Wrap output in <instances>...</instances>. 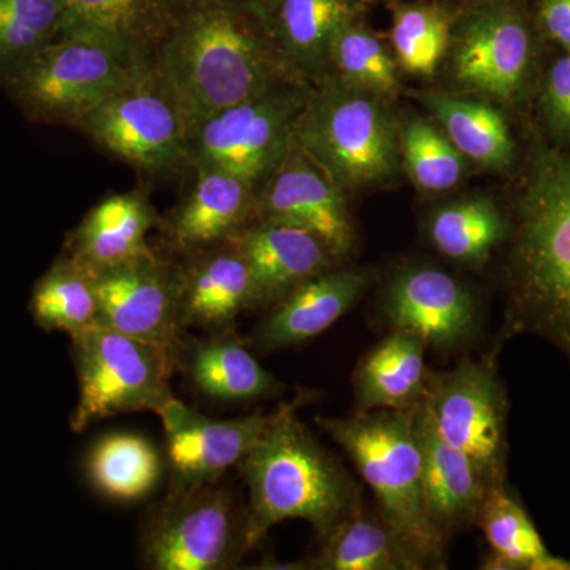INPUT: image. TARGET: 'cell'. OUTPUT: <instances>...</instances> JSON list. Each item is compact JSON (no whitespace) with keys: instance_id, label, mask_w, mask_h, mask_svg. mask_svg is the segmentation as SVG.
<instances>
[{"instance_id":"4dcf8cb0","label":"cell","mask_w":570,"mask_h":570,"mask_svg":"<svg viewBox=\"0 0 570 570\" xmlns=\"http://www.w3.org/2000/svg\"><path fill=\"white\" fill-rule=\"evenodd\" d=\"M504 214L489 198H468L442 206L430 220L434 247L460 264H480L509 235Z\"/></svg>"},{"instance_id":"52a82bcc","label":"cell","mask_w":570,"mask_h":570,"mask_svg":"<svg viewBox=\"0 0 570 570\" xmlns=\"http://www.w3.org/2000/svg\"><path fill=\"white\" fill-rule=\"evenodd\" d=\"M311 89L285 78L257 96L206 116L187 132V163L257 186L283 163Z\"/></svg>"},{"instance_id":"d4e9b609","label":"cell","mask_w":570,"mask_h":570,"mask_svg":"<svg viewBox=\"0 0 570 570\" xmlns=\"http://www.w3.org/2000/svg\"><path fill=\"white\" fill-rule=\"evenodd\" d=\"M59 2L62 3L67 14L66 32L89 29V31L105 33L153 59L164 40L174 31L186 9L179 0H59Z\"/></svg>"},{"instance_id":"83f0119b","label":"cell","mask_w":570,"mask_h":570,"mask_svg":"<svg viewBox=\"0 0 570 570\" xmlns=\"http://www.w3.org/2000/svg\"><path fill=\"white\" fill-rule=\"evenodd\" d=\"M33 321L45 332L75 336L100 322V303L94 272L62 254L33 285Z\"/></svg>"},{"instance_id":"f546056e","label":"cell","mask_w":570,"mask_h":570,"mask_svg":"<svg viewBox=\"0 0 570 570\" xmlns=\"http://www.w3.org/2000/svg\"><path fill=\"white\" fill-rule=\"evenodd\" d=\"M318 570H414L420 569L395 532L381 517H370L356 510L324 549L307 566Z\"/></svg>"},{"instance_id":"cb8c5ba5","label":"cell","mask_w":570,"mask_h":570,"mask_svg":"<svg viewBox=\"0 0 570 570\" xmlns=\"http://www.w3.org/2000/svg\"><path fill=\"white\" fill-rule=\"evenodd\" d=\"M425 343L393 330L365 356L356 370L358 411L409 409L425 395Z\"/></svg>"},{"instance_id":"d6a6232c","label":"cell","mask_w":570,"mask_h":570,"mask_svg":"<svg viewBox=\"0 0 570 570\" xmlns=\"http://www.w3.org/2000/svg\"><path fill=\"white\" fill-rule=\"evenodd\" d=\"M66 29L59 0H0V85Z\"/></svg>"},{"instance_id":"836d02e7","label":"cell","mask_w":570,"mask_h":570,"mask_svg":"<svg viewBox=\"0 0 570 570\" xmlns=\"http://www.w3.org/2000/svg\"><path fill=\"white\" fill-rule=\"evenodd\" d=\"M390 37L401 69L428 77L438 70L449 50L452 20L441 7H400Z\"/></svg>"},{"instance_id":"7402d4cb","label":"cell","mask_w":570,"mask_h":570,"mask_svg":"<svg viewBox=\"0 0 570 570\" xmlns=\"http://www.w3.org/2000/svg\"><path fill=\"white\" fill-rule=\"evenodd\" d=\"M159 219L140 193L112 194L82 217L67 239L66 253L91 272L153 254L148 234Z\"/></svg>"},{"instance_id":"4316f807","label":"cell","mask_w":570,"mask_h":570,"mask_svg":"<svg viewBox=\"0 0 570 570\" xmlns=\"http://www.w3.org/2000/svg\"><path fill=\"white\" fill-rule=\"evenodd\" d=\"M352 0H279L276 39L288 67L318 75L330 66V48L340 29L354 20Z\"/></svg>"},{"instance_id":"5bb4252c","label":"cell","mask_w":570,"mask_h":570,"mask_svg":"<svg viewBox=\"0 0 570 570\" xmlns=\"http://www.w3.org/2000/svg\"><path fill=\"white\" fill-rule=\"evenodd\" d=\"M531 33L519 10L491 3L461 22L453 52L456 81L497 100H512L527 82Z\"/></svg>"},{"instance_id":"ffe728a7","label":"cell","mask_w":570,"mask_h":570,"mask_svg":"<svg viewBox=\"0 0 570 570\" xmlns=\"http://www.w3.org/2000/svg\"><path fill=\"white\" fill-rule=\"evenodd\" d=\"M366 272H326L311 277L273 305L257 330L258 347L277 351L314 340L346 316L370 285Z\"/></svg>"},{"instance_id":"74e56055","label":"cell","mask_w":570,"mask_h":570,"mask_svg":"<svg viewBox=\"0 0 570 570\" xmlns=\"http://www.w3.org/2000/svg\"><path fill=\"white\" fill-rule=\"evenodd\" d=\"M538 11L543 31L570 52V0H539Z\"/></svg>"},{"instance_id":"d590c367","label":"cell","mask_w":570,"mask_h":570,"mask_svg":"<svg viewBox=\"0 0 570 570\" xmlns=\"http://www.w3.org/2000/svg\"><path fill=\"white\" fill-rule=\"evenodd\" d=\"M400 153L412 179L431 193L452 189L463 176V154L445 134L420 119L401 130Z\"/></svg>"},{"instance_id":"603a6c76","label":"cell","mask_w":570,"mask_h":570,"mask_svg":"<svg viewBox=\"0 0 570 570\" xmlns=\"http://www.w3.org/2000/svg\"><path fill=\"white\" fill-rule=\"evenodd\" d=\"M179 363L197 392L223 403H247L283 390L230 328L213 332L190 346L184 344Z\"/></svg>"},{"instance_id":"e575fe53","label":"cell","mask_w":570,"mask_h":570,"mask_svg":"<svg viewBox=\"0 0 570 570\" xmlns=\"http://www.w3.org/2000/svg\"><path fill=\"white\" fill-rule=\"evenodd\" d=\"M330 66L335 67L341 80L377 96L392 97L397 91L395 61L382 41L355 18L333 39Z\"/></svg>"},{"instance_id":"9a60e30c","label":"cell","mask_w":570,"mask_h":570,"mask_svg":"<svg viewBox=\"0 0 570 570\" xmlns=\"http://www.w3.org/2000/svg\"><path fill=\"white\" fill-rule=\"evenodd\" d=\"M257 217L305 228L318 236L335 257H344L354 247V227L343 190L295 138L257 197Z\"/></svg>"},{"instance_id":"4fadbf2b","label":"cell","mask_w":570,"mask_h":570,"mask_svg":"<svg viewBox=\"0 0 570 570\" xmlns=\"http://www.w3.org/2000/svg\"><path fill=\"white\" fill-rule=\"evenodd\" d=\"M276 414L277 409L272 414L255 412L246 417L209 419L171 396L157 414L167 439L171 475L168 491L194 490L219 482L261 441Z\"/></svg>"},{"instance_id":"6da1fadb","label":"cell","mask_w":570,"mask_h":570,"mask_svg":"<svg viewBox=\"0 0 570 570\" xmlns=\"http://www.w3.org/2000/svg\"><path fill=\"white\" fill-rule=\"evenodd\" d=\"M186 132L206 116L291 78L283 55L230 0H197L154 56Z\"/></svg>"},{"instance_id":"7c38bea8","label":"cell","mask_w":570,"mask_h":570,"mask_svg":"<svg viewBox=\"0 0 570 570\" xmlns=\"http://www.w3.org/2000/svg\"><path fill=\"white\" fill-rule=\"evenodd\" d=\"M100 322L159 348L179 365L183 326L179 321L181 268L156 253L94 272Z\"/></svg>"},{"instance_id":"f35d334b","label":"cell","mask_w":570,"mask_h":570,"mask_svg":"<svg viewBox=\"0 0 570 570\" xmlns=\"http://www.w3.org/2000/svg\"><path fill=\"white\" fill-rule=\"evenodd\" d=\"M528 570H570V560L554 557L550 551H547V553H543L542 557L532 562Z\"/></svg>"},{"instance_id":"ac0fdd59","label":"cell","mask_w":570,"mask_h":570,"mask_svg":"<svg viewBox=\"0 0 570 570\" xmlns=\"http://www.w3.org/2000/svg\"><path fill=\"white\" fill-rule=\"evenodd\" d=\"M422 450V497L428 520L442 539L478 524L489 487L464 453L438 433L425 404L415 412Z\"/></svg>"},{"instance_id":"8992f818","label":"cell","mask_w":570,"mask_h":570,"mask_svg":"<svg viewBox=\"0 0 570 570\" xmlns=\"http://www.w3.org/2000/svg\"><path fill=\"white\" fill-rule=\"evenodd\" d=\"M294 138L343 193L376 186L400 167V132L381 96L343 80L311 92Z\"/></svg>"},{"instance_id":"5b68a950","label":"cell","mask_w":570,"mask_h":570,"mask_svg":"<svg viewBox=\"0 0 570 570\" xmlns=\"http://www.w3.org/2000/svg\"><path fill=\"white\" fill-rule=\"evenodd\" d=\"M151 61L105 33L75 29L33 55L3 86L29 121L77 127Z\"/></svg>"},{"instance_id":"d6986e66","label":"cell","mask_w":570,"mask_h":570,"mask_svg":"<svg viewBox=\"0 0 570 570\" xmlns=\"http://www.w3.org/2000/svg\"><path fill=\"white\" fill-rule=\"evenodd\" d=\"M181 268L179 321L183 330L223 332L243 311L257 306V292L245 257L230 242L195 250Z\"/></svg>"},{"instance_id":"f1b7e54d","label":"cell","mask_w":570,"mask_h":570,"mask_svg":"<svg viewBox=\"0 0 570 570\" xmlns=\"http://www.w3.org/2000/svg\"><path fill=\"white\" fill-rule=\"evenodd\" d=\"M423 104L463 156L490 168H504L515 157L512 135L501 112L490 105L426 94Z\"/></svg>"},{"instance_id":"7a4b0ae2","label":"cell","mask_w":570,"mask_h":570,"mask_svg":"<svg viewBox=\"0 0 570 570\" xmlns=\"http://www.w3.org/2000/svg\"><path fill=\"white\" fill-rule=\"evenodd\" d=\"M510 232L504 336H538L570 365L569 154H535Z\"/></svg>"},{"instance_id":"8fae6325","label":"cell","mask_w":570,"mask_h":570,"mask_svg":"<svg viewBox=\"0 0 570 570\" xmlns=\"http://www.w3.org/2000/svg\"><path fill=\"white\" fill-rule=\"evenodd\" d=\"M438 433L468 456L489 489L508 483V396L493 356L430 376L422 397Z\"/></svg>"},{"instance_id":"277c9868","label":"cell","mask_w":570,"mask_h":570,"mask_svg":"<svg viewBox=\"0 0 570 570\" xmlns=\"http://www.w3.org/2000/svg\"><path fill=\"white\" fill-rule=\"evenodd\" d=\"M417 406L358 411L351 417L316 422L354 461L379 505L419 568H442L445 540L428 520L422 497V450Z\"/></svg>"},{"instance_id":"ba28073f","label":"cell","mask_w":570,"mask_h":570,"mask_svg":"<svg viewBox=\"0 0 570 570\" xmlns=\"http://www.w3.org/2000/svg\"><path fill=\"white\" fill-rule=\"evenodd\" d=\"M71 354L78 379L75 433L122 414L157 415L174 396L168 381L176 366L167 355L102 322L71 336Z\"/></svg>"},{"instance_id":"30bf717a","label":"cell","mask_w":570,"mask_h":570,"mask_svg":"<svg viewBox=\"0 0 570 570\" xmlns=\"http://www.w3.org/2000/svg\"><path fill=\"white\" fill-rule=\"evenodd\" d=\"M245 513L219 482L168 491L146 521L141 557L153 570H225L243 554Z\"/></svg>"},{"instance_id":"e0dca14e","label":"cell","mask_w":570,"mask_h":570,"mask_svg":"<svg viewBox=\"0 0 570 570\" xmlns=\"http://www.w3.org/2000/svg\"><path fill=\"white\" fill-rule=\"evenodd\" d=\"M232 245L253 275L257 306H273L311 277L326 272L335 255L305 228L258 219L236 232Z\"/></svg>"},{"instance_id":"2e32d148","label":"cell","mask_w":570,"mask_h":570,"mask_svg":"<svg viewBox=\"0 0 570 570\" xmlns=\"http://www.w3.org/2000/svg\"><path fill=\"white\" fill-rule=\"evenodd\" d=\"M385 316L393 330L438 351L463 346L478 325L466 285L434 266H415L395 277L385 296Z\"/></svg>"},{"instance_id":"3957f363","label":"cell","mask_w":570,"mask_h":570,"mask_svg":"<svg viewBox=\"0 0 570 570\" xmlns=\"http://www.w3.org/2000/svg\"><path fill=\"white\" fill-rule=\"evenodd\" d=\"M306 400L298 395L277 409L275 422L238 464L249 489L246 551L287 520L307 521L324 543L362 509L358 490L346 469L296 415Z\"/></svg>"},{"instance_id":"44dd1931","label":"cell","mask_w":570,"mask_h":570,"mask_svg":"<svg viewBox=\"0 0 570 570\" xmlns=\"http://www.w3.org/2000/svg\"><path fill=\"white\" fill-rule=\"evenodd\" d=\"M195 171L193 190L168 223L171 242L186 253L227 242L257 214L253 184L217 168Z\"/></svg>"},{"instance_id":"1f68e13d","label":"cell","mask_w":570,"mask_h":570,"mask_svg":"<svg viewBox=\"0 0 570 570\" xmlns=\"http://www.w3.org/2000/svg\"><path fill=\"white\" fill-rule=\"evenodd\" d=\"M478 524L491 549L485 569L528 570L549 551L530 513L520 499L510 493L508 483L487 491Z\"/></svg>"},{"instance_id":"484cf974","label":"cell","mask_w":570,"mask_h":570,"mask_svg":"<svg viewBox=\"0 0 570 570\" xmlns=\"http://www.w3.org/2000/svg\"><path fill=\"white\" fill-rule=\"evenodd\" d=\"M89 483L110 501L140 502L163 478V456L148 439L111 433L96 442L85 463Z\"/></svg>"},{"instance_id":"9c48e42d","label":"cell","mask_w":570,"mask_h":570,"mask_svg":"<svg viewBox=\"0 0 570 570\" xmlns=\"http://www.w3.org/2000/svg\"><path fill=\"white\" fill-rule=\"evenodd\" d=\"M75 129L146 174L165 175L189 164L186 124L154 61L135 71Z\"/></svg>"},{"instance_id":"8d00e7d4","label":"cell","mask_w":570,"mask_h":570,"mask_svg":"<svg viewBox=\"0 0 570 570\" xmlns=\"http://www.w3.org/2000/svg\"><path fill=\"white\" fill-rule=\"evenodd\" d=\"M542 108L550 132L570 145V52L551 66L543 85Z\"/></svg>"}]
</instances>
